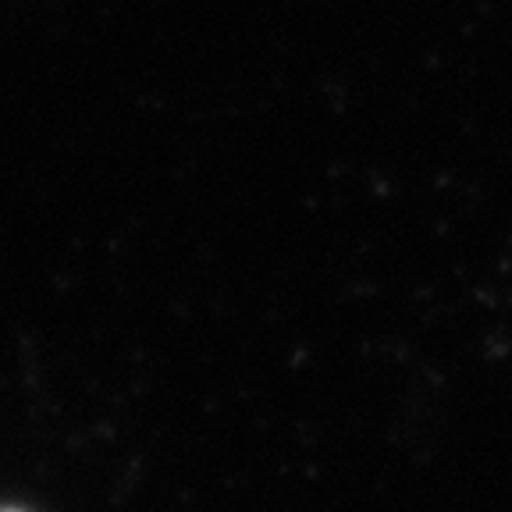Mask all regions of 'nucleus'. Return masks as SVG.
<instances>
[{
    "mask_svg": "<svg viewBox=\"0 0 512 512\" xmlns=\"http://www.w3.org/2000/svg\"><path fill=\"white\" fill-rule=\"evenodd\" d=\"M0 512H25V509H0Z\"/></svg>",
    "mask_w": 512,
    "mask_h": 512,
    "instance_id": "nucleus-1",
    "label": "nucleus"
}]
</instances>
